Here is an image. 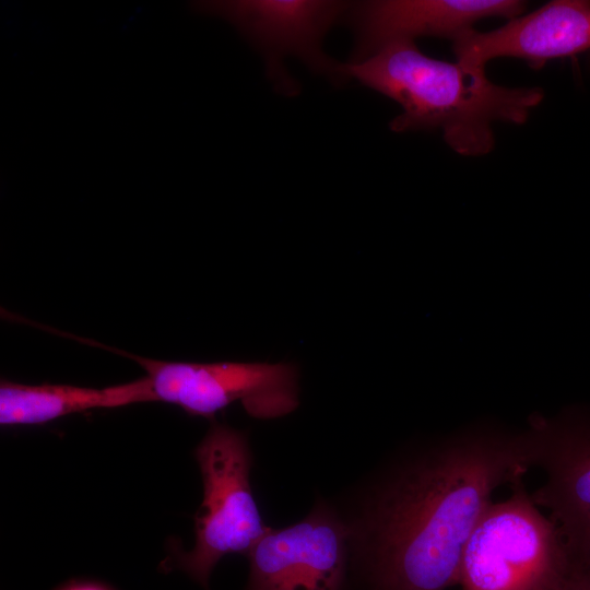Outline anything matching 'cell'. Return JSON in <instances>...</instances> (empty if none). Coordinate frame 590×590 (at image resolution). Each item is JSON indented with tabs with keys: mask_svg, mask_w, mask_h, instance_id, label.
Wrapping results in <instances>:
<instances>
[{
	"mask_svg": "<svg viewBox=\"0 0 590 590\" xmlns=\"http://www.w3.org/2000/svg\"><path fill=\"white\" fill-rule=\"evenodd\" d=\"M533 467L527 429L477 424L396 453L349 510L352 590H446L494 492Z\"/></svg>",
	"mask_w": 590,
	"mask_h": 590,
	"instance_id": "1",
	"label": "cell"
},
{
	"mask_svg": "<svg viewBox=\"0 0 590 590\" xmlns=\"http://www.w3.org/2000/svg\"><path fill=\"white\" fill-rule=\"evenodd\" d=\"M340 75L401 106L392 131L441 129L446 143L464 156L489 153L492 123H524L544 96L540 87L500 86L484 70L433 59L414 42L392 43L363 60L341 63Z\"/></svg>",
	"mask_w": 590,
	"mask_h": 590,
	"instance_id": "2",
	"label": "cell"
},
{
	"mask_svg": "<svg viewBox=\"0 0 590 590\" xmlns=\"http://www.w3.org/2000/svg\"><path fill=\"white\" fill-rule=\"evenodd\" d=\"M508 498L492 503L463 550L461 590H552L563 575L567 548L552 520L522 480Z\"/></svg>",
	"mask_w": 590,
	"mask_h": 590,
	"instance_id": "3",
	"label": "cell"
},
{
	"mask_svg": "<svg viewBox=\"0 0 590 590\" xmlns=\"http://www.w3.org/2000/svg\"><path fill=\"white\" fill-rule=\"evenodd\" d=\"M203 483L194 544L178 567L205 589L214 567L228 554L248 555L270 529L250 484L251 451L246 434L213 423L194 450Z\"/></svg>",
	"mask_w": 590,
	"mask_h": 590,
	"instance_id": "4",
	"label": "cell"
},
{
	"mask_svg": "<svg viewBox=\"0 0 590 590\" xmlns=\"http://www.w3.org/2000/svg\"><path fill=\"white\" fill-rule=\"evenodd\" d=\"M148 373L155 401L212 418L239 401L260 420L282 417L299 404L298 369L292 363H184L131 356Z\"/></svg>",
	"mask_w": 590,
	"mask_h": 590,
	"instance_id": "5",
	"label": "cell"
},
{
	"mask_svg": "<svg viewBox=\"0 0 590 590\" xmlns=\"http://www.w3.org/2000/svg\"><path fill=\"white\" fill-rule=\"evenodd\" d=\"M352 4L331 0L213 1L204 10L234 24L263 54L269 78L286 95L297 91L283 59H300L316 73L341 82L340 67L322 51L331 26Z\"/></svg>",
	"mask_w": 590,
	"mask_h": 590,
	"instance_id": "6",
	"label": "cell"
},
{
	"mask_svg": "<svg viewBox=\"0 0 590 590\" xmlns=\"http://www.w3.org/2000/svg\"><path fill=\"white\" fill-rule=\"evenodd\" d=\"M247 557L246 590L347 588V529L338 507L322 498L300 521L270 528Z\"/></svg>",
	"mask_w": 590,
	"mask_h": 590,
	"instance_id": "7",
	"label": "cell"
},
{
	"mask_svg": "<svg viewBox=\"0 0 590 590\" xmlns=\"http://www.w3.org/2000/svg\"><path fill=\"white\" fill-rule=\"evenodd\" d=\"M533 467L545 479L533 502L555 524L567 551L590 555V414L568 410L533 418L527 429Z\"/></svg>",
	"mask_w": 590,
	"mask_h": 590,
	"instance_id": "8",
	"label": "cell"
},
{
	"mask_svg": "<svg viewBox=\"0 0 590 590\" xmlns=\"http://www.w3.org/2000/svg\"><path fill=\"white\" fill-rule=\"evenodd\" d=\"M452 43L458 63L467 69L484 70L487 61L500 57L542 68L547 60L590 50V1H551L497 30L470 28Z\"/></svg>",
	"mask_w": 590,
	"mask_h": 590,
	"instance_id": "9",
	"label": "cell"
},
{
	"mask_svg": "<svg viewBox=\"0 0 590 590\" xmlns=\"http://www.w3.org/2000/svg\"><path fill=\"white\" fill-rule=\"evenodd\" d=\"M518 0H374L352 4L345 15L355 33L351 61L363 60L397 42L422 36L453 40L481 19H515L526 9Z\"/></svg>",
	"mask_w": 590,
	"mask_h": 590,
	"instance_id": "10",
	"label": "cell"
},
{
	"mask_svg": "<svg viewBox=\"0 0 590 590\" xmlns=\"http://www.w3.org/2000/svg\"><path fill=\"white\" fill-rule=\"evenodd\" d=\"M155 401L148 376L103 389L69 385H24L1 380L0 423L44 424L93 409Z\"/></svg>",
	"mask_w": 590,
	"mask_h": 590,
	"instance_id": "11",
	"label": "cell"
},
{
	"mask_svg": "<svg viewBox=\"0 0 590 590\" xmlns=\"http://www.w3.org/2000/svg\"><path fill=\"white\" fill-rule=\"evenodd\" d=\"M568 556L567 566L552 590H590V555L568 552Z\"/></svg>",
	"mask_w": 590,
	"mask_h": 590,
	"instance_id": "12",
	"label": "cell"
},
{
	"mask_svg": "<svg viewBox=\"0 0 590 590\" xmlns=\"http://www.w3.org/2000/svg\"><path fill=\"white\" fill-rule=\"evenodd\" d=\"M67 590H103V589L95 586L84 585V586H75Z\"/></svg>",
	"mask_w": 590,
	"mask_h": 590,
	"instance_id": "13",
	"label": "cell"
}]
</instances>
